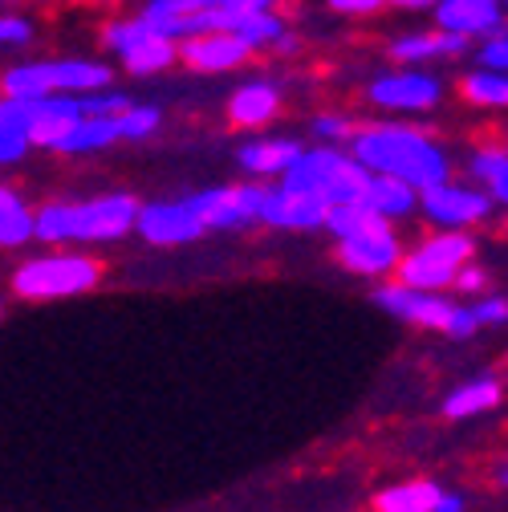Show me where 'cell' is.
Masks as SVG:
<instances>
[{
  "label": "cell",
  "mask_w": 508,
  "mask_h": 512,
  "mask_svg": "<svg viewBox=\"0 0 508 512\" xmlns=\"http://www.w3.org/2000/svg\"><path fill=\"white\" fill-rule=\"evenodd\" d=\"M346 151L370 171V175H395L411 183L415 191L452 175V155L435 135L411 122H370L354 126Z\"/></svg>",
  "instance_id": "cell-1"
},
{
  "label": "cell",
  "mask_w": 508,
  "mask_h": 512,
  "mask_svg": "<svg viewBox=\"0 0 508 512\" xmlns=\"http://www.w3.org/2000/svg\"><path fill=\"white\" fill-rule=\"evenodd\" d=\"M139 200L131 191H106L94 200H49L33 208V240L41 244H114L135 232Z\"/></svg>",
  "instance_id": "cell-2"
},
{
  "label": "cell",
  "mask_w": 508,
  "mask_h": 512,
  "mask_svg": "<svg viewBox=\"0 0 508 512\" xmlns=\"http://www.w3.org/2000/svg\"><path fill=\"white\" fill-rule=\"evenodd\" d=\"M9 285L21 301H70L102 285V261L70 244H49V252H37L33 261L13 269Z\"/></svg>",
  "instance_id": "cell-3"
},
{
  "label": "cell",
  "mask_w": 508,
  "mask_h": 512,
  "mask_svg": "<svg viewBox=\"0 0 508 512\" xmlns=\"http://www.w3.org/2000/svg\"><path fill=\"white\" fill-rule=\"evenodd\" d=\"M370 171L334 143H317V147H301L293 155V163L277 175V183L293 187V191H309V196L326 200V204H342V200H362Z\"/></svg>",
  "instance_id": "cell-4"
},
{
  "label": "cell",
  "mask_w": 508,
  "mask_h": 512,
  "mask_svg": "<svg viewBox=\"0 0 508 512\" xmlns=\"http://www.w3.org/2000/svg\"><path fill=\"white\" fill-rule=\"evenodd\" d=\"M476 261V236L468 228H439L423 240H415L411 248H403L399 265H395V281L411 285V289H431L443 293L452 289L460 265Z\"/></svg>",
  "instance_id": "cell-5"
},
{
  "label": "cell",
  "mask_w": 508,
  "mask_h": 512,
  "mask_svg": "<svg viewBox=\"0 0 508 512\" xmlns=\"http://www.w3.org/2000/svg\"><path fill=\"white\" fill-rule=\"evenodd\" d=\"M114 74L90 57H49V61H21L0 74V94H86L110 86Z\"/></svg>",
  "instance_id": "cell-6"
},
{
  "label": "cell",
  "mask_w": 508,
  "mask_h": 512,
  "mask_svg": "<svg viewBox=\"0 0 508 512\" xmlns=\"http://www.w3.org/2000/svg\"><path fill=\"white\" fill-rule=\"evenodd\" d=\"M334 240H338V261H342L346 273H358V277H370V281L395 277V265L403 256V240H399L391 220L370 216L366 224H358L354 232L334 236Z\"/></svg>",
  "instance_id": "cell-7"
},
{
  "label": "cell",
  "mask_w": 508,
  "mask_h": 512,
  "mask_svg": "<svg viewBox=\"0 0 508 512\" xmlns=\"http://www.w3.org/2000/svg\"><path fill=\"white\" fill-rule=\"evenodd\" d=\"M102 41L122 61V70L135 78H151V74H163L167 66H175V41L163 37L159 29H151L143 17L110 21L102 29Z\"/></svg>",
  "instance_id": "cell-8"
},
{
  "label": "cell",
  "mask_w": 508,
  "mask_h": 512,
  "mask_svg": "<svg viewBox=\"0 0 508 512\" xmlns=\"http://www.w3.org/2000/svg\"><path fill=\"white\" fill-rule=\"evenodd\" d=\"M192 212L200 216L204 232H228L244 224H261L265 208V183H232V187H204L196 196H187Z\"/></svg>",
  "instance_id": "cell-9"
},
{
  "label": "cell",
  "mask_w": 508,
  "mask_h": 512,
  "mask_svg": "<svg viewBox=\"0 0 508 512\" xmlns=\"http://www.w3.org/2000/svg\"><path fill=\"white\" fill-rule=\"evenodd\" d=\"M419 208L435 228H476V224H488L496 212L488 191H480L476 183H456L452 175L423 187Z\"/></svg>",
  "instance_id": "cell-10"
},
{
  "label": "cell",
  "mask_w": 508,
  "mask_h": 512,
  "mask_svg": "<svg viewBox=\"0 0 508 512\" xmlns=\"http://www.w3.org/2000/svg\"><path fill=\"white\" fill-rule=\"evenodd\" d=\"M366 102L387 114H427L443 102V82L427 70H395L378 74L366 86Z\"/></svg>",
  "instance_id": "cell-11"
},
{
  "label": "cell",
  "mask_w": 508,
  "mask_h": 512,
  "mask_svg": "<svg viewBox=\"0 0 508 512\" xmlns=\"http://www.w3.org/2000/svg\"><path fill=\"white\" fill-rule=\"evenodd\" d=\"M248 57L252 49L232 29H204L175 41V61H183L196 74H228V70H240Z\"/></svg>",
  "instance_id": "cell-12"
},
{
  "label": "cell",
  "mask_w": 508,
  "mask_h": 512,
  "mask_svg": "<svg viewBox=\"0 0 508 512\" xmlns=\"http://www.w3.org/2000/svg\"><path fill=\"white\" fill-rule=\"evenodd\" d=\"M135 232L155 248H179V244L200 240L204 224L187 200H159V204H139Z\"/></svg>",
  "instance_id": "cell-13"
},
{
  "label": "cell",
  "mask_w": 508,
  "mask_h": 512,
  "mask_svg": "<svg viewBox=\"0 0 508 512\" xmlns=\"http://www.w3.org/2000/svg\"><path fill=\"white\" fill-rule=\"evenodd\" d=\"M139 17L171 41H183L204 29H228V17L212 9V0H151Z\"/></svg>",
  "instance_id": "cell-14"
},
{
  "label": "cell",
  "mask_w": 508,
  "mask_h": 512,
  "mask_svg": "<svg viewBox=\"0 0 508 512\" xmlns=\"http://www.w3.org/2000/svg\"><path fill=\"white\" fill-rule=\"evenodd\" d=\"M374 301L383 305L387 313L403 317L407 326H419V330H443L448 313L456 301H448L443 293H431V289H411L403 281H387L374 289Z\"/></svg>",
  "instance_id": "cell-15"
},
{
  "label": "cell",
  "mask_w": 508,
  "mask_h": 512,
  "mask_svg": "<svg viewBox=\"0 0 508 512\" xmlns=\"http://www.w3.org/2000/svg\"><path fill=\"white\" fill-rule=\"evenodd\" d=\"M326 200L309 196V191H293L285 183L265 187V208H261V224L277 228V232H317L326 220Z\"/></svg>",
  "instance_id": "cell-16"
},
{
  "label": "cell",
  "mask_w": 508,
  "mask_h": 512,
  "mask_svg": "<svg viewBox=\"0 0 508 512\" xmlns=\"http://www.w3.org/2000/svg\"><path fill=\"white\" fill-rule=\"evenodd\" d=\"M281 86L269 82V78H252V82H240L228 98V122L240 126V131H265L269 122H277L281 114Z\"/></svg>",
  "instance_id": "cell-17"
},
{
  "label": "cell",
  "mask_w": 508,
  "mask_h": 512,
  "mask_svg": "<svg viewBox=\"0 0 508 512\" xmlns=\"http://www.w3.org/2000/svg\"><path fill=\"white\" fill-rule=\"evenodd\" d=\"M431 13H435V29L460 33L468 41L504 29V0H439Z\"/></svg>",
  "instance_id": "cell-18"
},
{
  "label": "cell",
  "mask_w": 508,
  "mask_h": 512,
  "mask_svg": "<svg viewBox=\"0 0 508 512\" xmlns=\"http://www.w3.org/2000/svg\"><path fill=\"white\" fill-rule=\"evenodd\" d=\"M468 37L448 33V29H431V33H403L391 41V57L399 66H423L435 57H464Z\"/></svg>",
  "instance_id": "cell-19"
},
{
  "label": "cell",
  "mask_w": 508,
  "mask_h": 512,
  "mask_svg": "<svg viewBox=\"0 0 508 512\" xmlns=\"http://www.w3.org/2000/svg\"><path fill=\"white\" fill-rule=\"evenodd\" d=\"M362 204L374 212V216H383V220H407L419 212V191L395 175H370L366 179V191H362Z\"/></svg>",
  "instance_id": "cell-20"
},
{
  "label": "cell",
  "mask_w": 508,
  "mask_h": 512,
  "mask_svg": "<svg viewBox=\"0 0 508 512\" xmlns=\"http://www.w3.org/2000/svg\"><path fill=\"white\" fill-rule=\"evenodd\" d=\"M301 151L297 139H277V135H261V139H248L240 151H236V163L240 171H248L252 179H277L293 155Z\"/></svg>",
  "instance_id": "cell-21"
},
{
  "label": "cell",
  "mask_w": 508,
  "mask_h": 512,
  "mask_svg": "<svg viewBox=\"0 0 508 512\" xmlns=\"http://www.w3.org/2000/svg\"><path fill=\"white\" fill-rule=\"evenodd\" d=\"M114 143H122L114 114H78V122L49 151H57V155H98Z\"/></svg>",
  "instance_id": "cell-22"
},
{
  "label": "cell",
  "mask_w": 508,
  "mask_h": 512,
  "mask_svg": "<svg viewBox=\"0 0 508 512\" xmlns=\"http://www.w3.org/2000/svg\"><path fill=\"white\" fill-rule=\"evenodd\" d=\"M443 484L435 480H399L374 492V508L378 512H443Z\"/></svg>",
  "instance_id": "cell-23"
},
{
  "label": "cell",
  "mask_w": 508,
  "mask_h": 512,
  "mask_svg": "<svg viewBox=\"0 0 508 512\" xmlns=\"http://www.w3.org/2000/svg\"><path fill=\"white\" fill-rule=\"evenodd\" d=\"M500 399H504L500 378H496V374H480V378L460 382V387H456L448 399H443V415H448L452 423H460V419H476V415L496 411Z\"/></svg>",
  "instance_id": "cell-24"
},
{
  "label": "cell",
  "mask_w": 508,
  "mask_h": 512,
  "mask_svg": "<svg viewBox=\"0 0 508 512\" xmlns=\"http://www.w3.org/2000/svg\"><path fill=\"white\" fill-rule=\"evenodd\" d=\"M468 179L488 191V200L500 208L508 200V155L504 147H476L468 155Z\"/></svg>",
  "instance_id": "cell-25"
},
{
  "label": "cell",
  "mask_w": 508,
  "mask_h": 512,
  "mask_svg": "<svg viewBox=\"0 0 508 512\" xmlns=\"http://www.w3.org/2000/svg\"><path fill=\"white\" fill-rule=\"evenodd\" d=\"M33 240V208L21 191L0 183V248H25Z\"/></svg>",
  "instance_id": "cell-26"
},
{
  "label": "cell",
  "mask_w": 508,
  "mask_h": 512,
  "mask_svg": "<svg viewBox=\"0 0 508 512\" xmlns=\"http://www.w3.org/2000/svg\"><path fill=\"white\" fill-rule=\"evenodd\" d=\"M228 29L257 53V49H273V41L285 33V21L277 17V9H252V13H236L228 21Z\"/></svg>",
  "instance_id": "cell-27"
},
{
  "label": "cell",
  "mask_w": 508,
  "mask_h": 512,
  "mask_svg": "<svg viewBox=\"0 0 508 512\" xmlns=\"http://www.w3.org/2000/svg\"><path fill=\"white\" fill-rule=\"evenodd\" d=\"M460 94H464V102H472V106L500 110V106L508 102V78H504V70H484V66H476L472 74H464Z\"/></svg>",
  "instance_id": "cell-28"
},
{
  "label": "cell",
  "mask_w": 508,
  "mask_h": 512,
  "mask_svg": "<svg viewBox=\"0 0 508 512\" xmlns=\"http://www.w3.org/2000/svg\"><path fill=\"white\" fill-rule=\"evenodd\" d=\"M159 106H143V102H126L118 114H114V122H118V139L122 143H143V139H151L155 131H159Z\"/></svg>",
  "instance_id": "cell-29"
},
{
  "label": "cell",
  "mask_w": 508,
  "mask_h": 512,
  "mask_svg": "<svg viewBox=\"0 0 508 512\" xmlns=\"http://www.w3.org/2000/svg\"><path fill=\"white\" fill-rule=\"evenodd\" d=\"M309 135L317 139V143H334V147H346L350 143V135H354V118H346V114H317L313 122H309Z\"/></svg>",
  "instance_id": "cell-30"
},
{
  "label": "cell",
  "mask_w": 508,
  "mask_h": 512,
  "mask_svg": "<svg viewBox=\"0 0 508 512\" xmlns=\"http://www.w3.org/2000/svg\"><path fill=\"white\" fill-rule=\"evenodd\" d=\"M78 102H82V114H118L131 98H126L122 90H114V82H110V86H98V90L78 94Z\"/></svg>",
  "instance_id": "cell-31"
},
{
  "label": "cell",
  "mask_w": 508,
  "mask_h": 512,
  "mask_svg": "<svg viewBox=\"0 0 508 512\" xmlns=\"http://www.w3.org/2000/svg\"><path fill=\"white\" fill-rule=\"evenodd\" d=\"M476 66H484V70H508V37H504V29L480 37Z\"/></svg>",
  "instance_id": "cell-32"
},
{
  "label": "cell",
  "mask_w": 508,
  "mask_h": 512,
  "mask_svg": "<svg viewBox=\"0 0 508 512\" xmlns=\"http://www.w3.org/2000/svg\"><path fill=\"white\" fill-rule=\"evenodd\" d=\"M439 334H448V338H456V342H468V338H476V334H480V322H476L472 305H452L448 322H443V330H439Z\"/></svg>",
  "instance_id": "cell-33"
},
{
  "label": "cell",
  "mask_w": 508,
  "mask_h": 512,
  "mask_svg": "<svg viewBox=\"0 0 508 512\" xmlns=\"http://www.w3.org/2000/svg\"><path fill=\"white\" fill-rule=\"evenodd\" d=\"M33 41V25L17 13H0V49H21Z\"/></svg>",
  "instance_id": "cell-34"
},
{
  "label": "cell",
  "mask_w": 508,
  "mask_h": 512,
  "mask_svg": "<svg viewBox=\"0 0 508 512\" xmlns=\"http://www.w3.org/2000/svg\"><path fill=\"white\" fill-rule=\"evenodd\" d=\"M472 313H476V322H480V330H484V326L500 330V326L508 322V301H504L500 293H488V297H480V301L472 305Z\"/></svg>",
  "instance_id": "cell-35"
},
{
  "label": "cell",
  "mask_w": 508,
  "mask_h": 512,
  "mask_svg": "<svg viewBox=\"0 0 508 512\" xmlns=\"http://www.w3.org/2000/svg\"><path fill=\"white\" fill-rule=\"evenodd\" d=\"M452 289H456V293H484V289H488V273H484L476 261H468V265H460Z\"/></svg>",
  "instance_id": "cell-36"
},
{
  "label": "cell",
  "mask_w": 508,
  "mask_h": 512,
  "mask_svg": "<svg viewBox=\"0 0 508 512\" xmlns=\"http://www.w3.org/2000/svg\"><path fill=\"white\" fill-rule=\"evenodd\" d=\"M29 155V139L13 135V131H0V167H17Z\"/></svg>",
  "instance_id": "cell-37"
},
{
  "label": "cell",
  "mask_w": 508,
  "mask_h": 512,
  "mask_svg": "<svg viewBox=\"0 0 508 512\" xmlns=\"http://www.w3.org/2000/svg\"><path fill=\"white\" fill-rule=\"evenodd\" d=\"M326 5H330L334 13H342V17H370V13H378V9H387L391 0H326Z\"/></svg>",
  "instance_id": "cell-38"
},
{
  "label": "cell",
  "mask_w": 508,
  "mask_h": 512,
  "mask_svg": "<svg viewBox=\"0 0 508 512\" xmlns=\"http://www.w3.org/2000/svg\"><path fill=\"white\" fill-rule=\"evenodd\" d=\"M277 0H212V9H220L228 21L236 17V13H252V9H273Z\"/></svg>",
  "instance_id": "cell-39"
},
{
  "label": "cell",
  "mask_w": 508,
  "mask_h": 512,
  "mask_svg": "<svg viewBox=\"0 0 508 512\" xmlns=\"http://www.w3.org/2000/svg\"><path fill=\"white\" fill-rule=\"evenodd\" d=\"M395 9H407V13H423V9H435L439 0H391Z\"/></svg>",
  "instance_id": "cell-40"
},
{
  "label": "cell",
  "mask_w": 508,
  "mask_h": 512,
  "mask_svg": "<svg viewBox=\"0 0 508 512\" xmlns=\"http://www.w3.org/2000/svg\"><path fill=\"white\" fill-rule=\"evenodd\" d=\"M273 49H277V53H297V37H293V33L285 29V33H281V37L273 41Z\"/></svg>",
  "instance_id": "cell-41"
},
{
  "label": "cell",
  "mask_w": 508,
  "mask_h": 512,
  "mask_svg": "<svg viewBox=\"0 0 508 512\" xmlns=\"http://www.w3.org/2000/svg\"><path fill=\"white\" fill-rule=\"evenodd\" d=\"M90 5H118V0H90Z\"/></svg>",
  "instance_id": "cell-42"
},
{
  "label": "cell",
  "mask_w": 508,
  "mask_h": 512,
  "mask_svg": "<svg viewBox=\"0 0 508 512\" xmlns=\"http://www.w3.org/2000/svg\"><path fill=\"white\" fill-rule=\"evenodd\" d=\"M0 317H5V297H0Z\"/></svg>",
  "instance_id": "cell-43"
}]
</instances>
